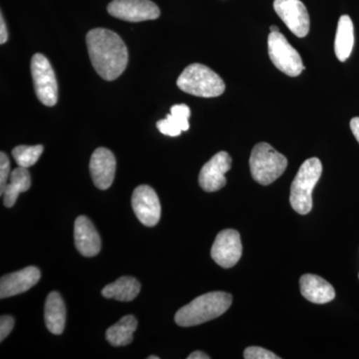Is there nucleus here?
Here are the masks:
<instances>
[{
    "instance_id": "nucleus-5",
    "label": "nucleus",
    "mask_w": 359,
    "mask_h": 359,
    "mask_svg": "<svg viewBox=\"0 0 359 359\" xmlns=\"http://www.w3.org/2000/svg\"><path fill=\"white\" fill-rule=\"evenodd\" d=\"M287 167V160L268 143L257 144L250 158V174L257 183L268 186L280 178Z\"/></svg>"
},
{
    "instance_id": "nucleus-18",
    "label": "nucleus",
    "mask_w": 359,
    "mask_h": 359,
    "mask_svg": "<svg viewBox=\"0 0 359 359\" xmlns=\"http://www.w3.org/2000/svg\"><path fill=\"white\" fill-rule=\"evenodd\" d=\"M354 45V28L348 15L340 16L334 40V52L341 62L347 60L353 52Z\"/></svg>"
},
{
    "instance_id": "nucleus-29",
    "label": "nucleus",
    "mask_w": 359,
    "mask_h": 359,
    "mask_svg": "<svg viewBox=\"0 0 359 359\" xmlns=\"http://www.w3.org/2000/svg\"><path fill=\"white\" fill-rule=\"evenodd\" d=\"M351 129L359 143V117H354L351 119Z\"/></svg>"
},
{
    "instance_id": "nucleus-9",
    "label": "nucleus",
    "mask_w": 359,
    "mask_h": 359,
    "mask_svg": "<svg viewBox=\"0 0 359 359\" xmlns=\"http://www.w3.org/2000/svg\"><path fill=\"white\" fill-rule=\"evenodd\" d=\"M242 254V241L238 231L228 229L218 233L212 244L211 256L219 266L233 268L240 261Z\"/></svg>"
},
{
    "instance_id": "nucleus-16",
    "label": "nucleus",
    "mask_w": 359,
    "mask_h": 359,
    "mask_svg": "<svg viewBox=\"0 0 359 359\" xmlns=\"http://www.w3.org/2000/svg\"><path fill=\"white\" fill-rule=\"evenodd\" d=\"M302 297L313 304H323L335 297L332 285L325 278L316 275H304L299 280Z\"/></svg>"
},
{
    "instance_id": "nucleus-6",
    "label": "nucleus",
    "mask_w": 359,
    "mask_h": 359,
    "mask_svg": "<svg viewBox=\"0 0 359 359\" xmlns=\"http://www.w3.org/2000/svg\"><path fill=\"white\" fill-rule=\"evenodd\" d=\"M268 48L269 58L278 70L290 77L302 74L304 66L301 55L282 33L271 32L268 39Z\"/></svg>"
},
{
    "instance_id": "nucleus-21",
    "label": "nucleus",
    "mask_w": 359,
    "mask_h": 359,
    "mask_svg": "<svg viewBox=\"0 0 359 359\" xmlns=\"http://www.w3.org/2000/svg\"><path fill=\"white\" fill-rule=\"evenodd\" d=\"M32 185L30 174L26 168L18 167L11 172L4 191V204L6 208L13 207L21 193L29 190Z\"/></svg>"
},
{
    "instance_id": "nucleus-24",
    "label": "nucleus",
    "mask_w": 359,
    "mask_h": 359,
    "mask_svg": "<svg viewBox=\"0 0 359 359\" xmlns=\"http://www.w3.org/2000/svg\"><path fill=\"white\" fill-rule=\"evenodd\" d=\"M157 128L159 129L161 133L167 135V136L177 137L181 135L182 129L179 125L174 121L171 114L167 116L166 119L160 120L157 123Z\"/></svg>"
},
{
    "instance_id": "nucleus-25",
    "label": "nucleus",
    "mask_w": 359,
    "mask_h": 359,
    "mask_svg": "<svg viewBox=\"0 0 359 359\" xmlns=\"http://www.w3.org/2000/svg\"><path fill=\"white\" fill-rule=\"evenodd\" d=\"M11 162L4 152L0 153V195L4 196L9 177H11Z\"/></svg>"
},
{
    "instance_id": "nucleus-11",
    "label": "nucleus",
    "mask_w": 359,
    "mask_h": 359,
    "mask_svg": "<svg viewBox=\"0 0 359 359\" xmlns=\"http://www.w3.org/2000/svg\"><path fill=\"white\" fill-rule=\"evenodd\" d=\"M132 207L142 224L154 226L161 218V204L154 189L142 185L135 189L132 195Z\"/></svg>"
},
{
    "instance_id": "nucleus-14",
    "label": "nucleus",
    "mask_w": 359,
    "mask_h": 359,
    "mask_svg": "<svg viewBox=\"0 0 359 359\" xmlns=\"http://www.w3.org/2000/svg\"><path fill=\"white\" fill-rule=\"evenodd\" d=\"M40 271L36 266L27 268L4 276L0 280V297L2 299L27 292L39 282Z\"/></svg>"
},
{
    "instance_id": "nucleus-32",
    "label": "nucleus",
    "mask_w": 359,
    "mask_h": 359,
    "mask_svg": "<svg viewBox=\"0 0 359 359\" xmlns=\"http://www.w3.org/2000/svg\"><path fill=\"white\" fill-rule=\"evenodd\" d=\"M149 359H159V356H157V355H151V356H149L148 358Z\"/></svg>"
},
{
    "instance_id": "nucleus-12",
    "label": "nucleus",
    "mask_w": 359,
    "mask_h": 359,
    "mask_svg": "<svg viewBox=\"0 0 359 359\" xmlns=\"http://www.w3.org/2000/svg\"><path fill=\"white\" fill-rule=\"evenodd\" d=\"M231 167V156L226 152L217 153L201 170L199 184L205 192H217L226 184L224 177Z\"/></svg>"
},
{
    "instance_id": "nucleus-28",
    "label": "nucleus",
    "mask_w": 359,
    "mask_h": 359,
    "mask_svg": "<svg viewBox=\"0 0 359 359\" xmlns=\"http://www.w3.org/2000/svg\"><path fill=\"white\" fill-rule=\"evenodd\" d=\"M8 39V32H7V28L6 22H4V15L0 16V43L4 44Z\"/></svg>"
},
{
    "instance_id": "nucleus-15",
    "label": "nucleus",
    "mask_w": 359,
    "mask_h": 359,
    "mask_svg": "<svg viewBox=\"0 0 359 359\" xmlns=\"http://www.w3.org/2000/svg\"><path fill=\"white\" fill-rule=\"evenodd\" d=\"M74 241L75 247L82 256L95 257L100 252V235L87 217L80 216L75 219Z\"/></svg>"
},
{
    "instance_id": "nucleus-8",
    "label": "nucleus",
    "mask_w": 359,
    "mask_h": 359,
    "mask_svg": "<svg viewBox=\"0 0 359 359\" xmlns=\"http://www.w3.org/2000/svg\"><path fill=\"white\" fill-rule=\"evenodd\" d=\"M107 9L110 15L129 22L154 20L160 16L159 7L150 0H113Z\"/></svg>"
},
{
    "instance_id": "nucleus-3",
    "label": "nucleus",
    "mask_w": 359,
    "mask_h": 359,
    "mask_svg": "<svg viewBox=\"0 0 359 359\" xmlns=\"http://www.w3.org/2000/svg\"><path fill=\"white\" fill-rule=\"evenodd\" d=\"M182 91L191 95L212 98L224 93L223 79L205 65L194 63L185 68L177 80Z\"/></svg>"
},
{
    "instance_id": "nucleus-33",
    "label": "nucleus",
    "mask_w": 359,
    "mask_h": 359,
    "mask_svg": "<svg viewBox=\"0 0 359 359\" xmlns=\"http://www.w3.org/2000/svg\"><path fill=\"white\" fill-rule=\"evenodd\" d=\"M358 278H359V273H358Z\"/></svg>"
},
{
    "instance_id": "nucleus-13",
    "label": "nucleus",
    "mask_w": 359,
    "mask_h": 359,
    "mask_svg": "<svg viewBox=\"0 0 359 359\" xmlns=\"http://www.w3.org/2000/svg\"><path fill=\"white\" fill-rule=\"evenodd\" d=\"M115 173L114 154L106 148L96 149L90 160V174L94 185L100 190H107L114 181Z\"/></svg>"
},
{
    "instance_id": "nucleus-30",
    "label": "nucleus",
    "mask_w": 359,
    "mask_h": 359,
    "mask_svg": "<svg viewBox=\"0 0 359 359\" xmlns=\"http://www.w3.org/2000/svg\"><path fill=\"white\" fill-rule=\"evenodd\" d=\"M188 359H210V356L202 351H195L188 356Z\"/></svg>"
},
{
    "instance_id": "nucleus-27",
    "label": "nucleus",
    "mask_w": 359,
    "mask_h": 359,
    "mask_svg": "<svg viewBox=\"0 0 359 359\" xmlns=\"http://www.w3.org/2000/svg\"><path fill=\"white\" fill-rule=\"evenodd\" d=\"M14 320L11 316H2L0 318V341H4L13 330Z\"/></svg>"
},
{
    "instance_id": "nucleus-7",
    "label": "nucleus",
    "mask_w": 359,
    "mask_h": 359,
    "mask_svg": "<svg viewBox=\"0 0 359 359\" xmlns=\"http://www.w3.org/2000/svg\"><path fill=\"white\" fill-rule=\"evenodd\" d=\"M32 74L35 94L40 102L52 107L58 100V84L48 59L37 53L32 59Z\"/></svg>"
},
{
    "instance_id": "nucleus-19",
    "label": "nucleus",
    "mask_w": 359,
    "mask_h": 359,
    "mask_svg": "<svg viewBox=\"0 0 359 359\" xmlns=\"http://www.w3.org/2000/svg\"><path fill=\"white\" fill-rule=\"evenodd\" d=\"M140 283L132 276H122L116 282L106 285L102 290V295L106 299H113L119 302H131L139 294Z\"/></svg>"
},
{
    "instance_id": "nucleus-23",
    "label": "nucleus",
    "mask_w": 359,
    "mask_h": 359,
    "mask_svg": "<svg viewBox=\"0 0 359 359\" xmlns=\"http://www.w3.org/2000/svg\"><path fill=\"white\" fill-rule=\"evenodd\" d=\"M171 116L174 121L179 125L182 131H188L190 128L189 118L191 116V110L189 106H187L186 104H177V105L172 106Z\"/></svg>"
},
{
    "instance_id": "nucleus-31",
    "label": "nucleus",
    "mask_w": 359,
    "mask_h": 359,
    "mask_svg": "<svg viewBox=\"0 0 359 359\" xmlns=\"http://www.w3.org/2000/svg\"><path fill=\"white\" fill-rule=\"evenodd\" d=\"M280 32V29H278V26L273 25L271 26V32Z\"/></svg>"
},
{
    "instance_id": "nucleus-17",
    "label": "nucleus",
    "mask_w": 359,
    "mask_h": 359,
    "mask_svg": "<svg viewBox=\"0 0 359 359\" xmlns=\"http://www.w3.org/2000/svg\"><path fill=\"white\" fill-rule=\"evenodd\" d=\"M44 320L46 327L53 334H61L66 323V308L61 295L52 292L45 302Z\"/></svg>"
},
{
    "instance_id": "nucleus-10",
    "label": "nucleus",
    "mask_w": 359,
    "mask_h": 359,
    "mask_svg": "<svg viewBox=\"0 0 359 359\" xmlns=\"http://www.w3.org/2000/svg\"><path fill=\"white\" fill-rule=\"evenodd\" d=\"M273 8L295 36L302 39L309 34V11L301 0H275Z\"/></svg>"
},
{
    "instance_id": "nucleus-26",
    "label": "nucleus",
    "mask_w": 359,
    "mask_h": 359,
    "mask_svg": "<svg viewBox=\"0 0 359 359\" xmlns=\"http://www.w3.org/2000/svg\"><path fill=\"white\" fill-rule=\"evenodd\" d=\"M244 358L245 359H280L275 353L259 346L248 347L245 351Z\"/></svg>"
},
{
    "instance_id": "nucleus-20",
    "label": "nucleus",
    "mask_w": 359,
    "mask_h": 359,
    "mask_svg": "<svg viewBox=\"0 0 359 359\" xmlns=\"http://www.w3.org/2000/svg\"><path fill=\"white\" fill-rule=\"evenodd\" d=\"M138 327V320L134 316H126L108 328L106 339L111 346H125L133 341V334Z\"/></svg>"
},
{
    "instance_id": "nucleus-4",
    "label": "nucleus",
    "mask_w": 359,
    "mask_h": 359,
    "mask_svg": "<svg viewBox=\"0 0 359 359\" xmlns=\"http://www.w3.org/2000/svg\"><path fill=\"white\" fill-rule=\"evenodd\" d=\"M323 165L318 158L306 160L299 168L290 188V205L301 215L309 214L313 209V191L318 184Z\"/></svg>"
},
{
    "instance_id": "nucleus-22",
    "label": "nucleus",
    "mask_w": 359,
    "mask_h": 359,
    "mask_svg": "<svg viewBox=\"0 0 359 359\" xmlns=\"http://www.w3.org/2000/svg\"><path fill=\"white\" fill-rule=\"evenodd\" d=\"M43 146H18L13 150V156L18 166L28 168L36 164L40 156L43 153Z\"/></svg>"
},
{
    "instance_id": "nucleus-1",
    "label": "nucleus",
    "mask_w": 359,
    "mask_h": 359,
    "mask_svg": "<svg viewBox=\"0 0 359 359\" xmlns=\"http://www.w3.org/2000/svg\"><path fill=\"white\" fill-rule=\"evenodd\" d=\"M86 43L92 65L104 80L113 81L126 69L128 50L117 33L95 28L87 33Z\"/></svg>"
},
{
    "instance_id": "nucleus-2",
    "label": "nucleus",
    "mask_w": 359,
    "mask_h": 359,
    "mask_svg": "<svg viewBox=\"0 0 359 359\" xmlns=\"http://www.w3.org/2000/svg\"><path fill=\"white\" fill-rule=\"evenodd\" d=\"M231 302L233 297L226 292H208L180 309L175 321L180 327H195L221 316L230 309Z\"/></svg>"
}]
</instances>
